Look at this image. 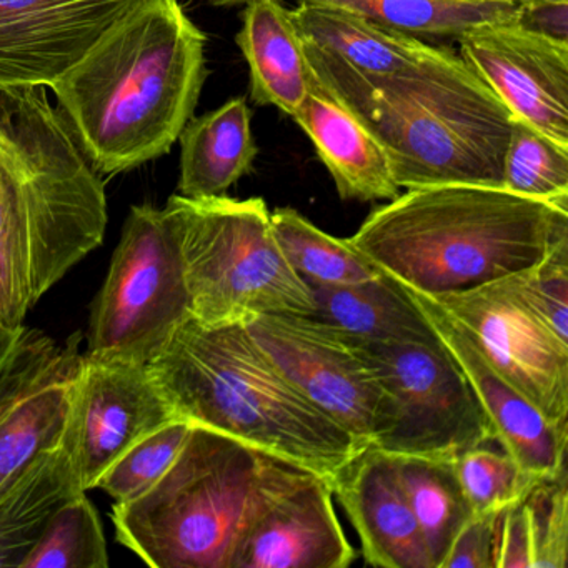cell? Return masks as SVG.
<instances>
[{
    "label": "cell",
    "instance_id": "37",
    "mask_svg": "<svg viewBox=\"0 0 568 568\" xmlns=\"http://www.w3.org/2000/svg\"><path fill=\"white\" fill-rule=\"evenodd\" d=\"M511 24L530 34L568 44V0H518Z\"/></svg>",
    "mask_w": 568,
    "mask_h": 568
},
{
    "label": "cell",
    "instance_id": "29",
    "mask_svg": "<svg viewBox=\"0 0 568 568\" xmlns=\"http://www.w3.org/2000/svg\"><path fill=\"white\" fill-rule=\"evenodd\" d=\"M501 189L568 209V148L515 119Z\"/></svg>",
    "mask_w": 568,
    "mask_h": 568
},
{
    "label": "cell",
    "instance_id": "18",
    "mask_svg": "<svg viewBox=\"0 0 568 568\" xmlns=\"http://www.w3.org/2000/svg\"><path fill=\"white\" fill-rule=\"evenodd\" d=\"M291 14L317 81H384L410 68L430 48L332 6L301 2Z\"/></svg>",
    "mask_w": 568,
    "mask_h": 568
},
{
    "label": "cell",
    "instance_id": "10",
    "mask_svg": "<svg viewBox=\"0 0 568 568\" xmlns=\"http://www.w3.org/2000/svg\"><path fill=\"white\" fill-rule=\"evenodd\" d=\"M430 297L464 325L491 367L547 420L568 425V341L548 322L528 268Z\"/></svg>",
    "mask_w": 568,
    "mask_h": 568
},
{
    "label": "cell",
    "instance_id": "9",
    "mask_svg": "<svg viewBox=\"0 0 568 568\" xmlns=\"http://www.w3.org/2000/svg\"><path fill=\"white\" fill-rule=\"evenodd\" d=\"M354 344L385 394L384 427L371 447L390 455L455 458L497 440L467 375L442 341Z\"/></svg>",
    "mask_w": 568,
    "mask_h": 568
},
{
    "label": "cell",
    "instance_id": "22",
    "mask_svg": "<svg viewBox=\"0 0 568 568\" xmlns=\"http://www.w3.org/2000/svg\"><path fill=\"white\" fill-rule=\"evenodd\" d=\"M247 99L187 122L181 141L179 195L187 199L221 197L252 171L258 149L252 134Z\"/></svg>",
    "mask_w": 568,
    "mask_h": 568
},
{
    "label": "cell",
    "instance_id": "32",
    "mask_svg": "<svg viewBox=\"0 0 568 568\" xmlns=\"http://www.w3.org/2000/svg\"><path fill=\"white\" fill-rule=\"evenodd\" d=\"M455 471L474 514L504 510L534 484L505 450L488 445L470 448L454 458Z\"/></svg>",
    "mask_w": 568,
    "mask_h": 568
},
{
    "label": "cell",
    "instance_id": "11",
    "mask_svg": "<svg viewBox=\"0 0 568 568\" xmlns=\"http://www.w3.org/2000/svg\"><path fill=\"white\" fill-rule=\"evenodd\" d=\"M245 327L308 402L362 448L374 444L384 427L385 394L351 337L312 315H262Z\"/></svg>",
    "mask_w": 568,
    "mask_h": 568
},
{
    "label": "cell",
    "instance_id": "8",
    "mask_svg": "<svg viewBox=\"0 0 568 568\" xmlns=\"http://www.w3.org/2000/svg\"><path fill=\"white\" fill-rule=\"evenodd\" d=\"M191 317L181 248L168 214L134 205L92 302L82 354L149 365Z\"/></svg>",
    "mask_w": 568,
    "mask_h": 568
},
{
    "label": "cell",
    "instance_id": "28",
    "mask_svg": "<svg viewBox=\"0 0 568 568\" xmlns=\"http://www.w3.org/2000/svg\"><path fill=\"white\" fill-rule=\"evenodd\" d=\"M108 540L88 494L65 500L49 518L21 568H108Z\"/></svg>",
    "mask_w": 568,
    "mask_h": 568
},
{
    "label": "cell",
    "instance_id": "5",
    "mask_svg": "<svg viewBox=\"0 0 568 568\" xmlns=\"http://www.w3.org/2000/svg\"><path fill=\"white\" fill-rule=\"evenodd\" d=\"M317 82L381 142L398 187H501L515 115L460 55L430 45L384 81Z\"/></svg>",
    "mask_w": 568,
    "mask_h": 568
},
{
    "label": "cell",
    "instance_id": "21",
    "mask_svg": "<svg viewBox=\"0 0 568 568\" xmlns=\"http://www.w3.org/2000/svg\"><path fill=\"white\" fill-rule=\"evenodd\" d=\"M315 314L324 324L357 342L438 344L440 337L415 304L407 288L382 274L361 284L327 285L307 282Z\"/></svg>",
    "mask_w": 568,
    "mask_h": 568
},
{
    "label": "cell",
    "instance_id": "4",
    "mask_svg": "<svg viewBox=\"0 0 568 568\" xmlns=\"http://www.w3.org/2000/svg\"><path fill=\"white\" fill-rule=\"evenodd\" d=\"M179 418L334 480L362 448L258 347L245 325L189 318L149 364Z\"/></svg>",
    "mask_w": 568,
    "mask_h": 568
},
{
    "label": "cell",
    "instance_id": "33",
    "mask_svg": "<svg viewBox=\"0 0 568 568\" xmlns=\"http://www.w3.org/2000/svg\"><path fill=\"white\" fill-rule=\"evenodd\" d=\"M524 501L534 545L531 568L567 567V468L550 477L535 478L525 491Z\"/></svg>",
    "mask_w": 568,
    "mask_h": 568
},
{
    "label": "cell",
    "instance_id": "14",
    "mask_svg": "<svg viewBox=\"0 0 568 568\" xmlns=\"http://www.w3.org/2000/svg\"><path fill=\"white\" fill-rule=\"evenodd\" d=\"M331 481L291 465L245 527L232 568H345L354 561Z\"/></svg>",
    "mask_w": 568,
    "mask_h": 568
},
{
    "label": "cell",
    "instance_id": "1",
    "mask_svg": "<svg viewBox=\"0 0 568 568\" xmlns=\"http://www.w3.org/2000/svg\"><path fill=\"white\" fill-rule=\"evenodd\" d=\"M108 224L102 175L45 88L0 89V335L26 327Z\"/></svg>",
    "mask_w": 568,
    "mask_h": 568
},
{
    "label": "cell",
    "instance_id": "12",
    "mask_svg": "<svg viewBox=\"0 0 568 568\" xmlns=\"http://www.w3.org/2000/svg\"><path fill=\"white\" fill-rule=\"evenodd\" d=\"M175 418L149 365L82 354L62 438L75 490L95 488L124 452Z\"/></svg>",
    "mask_w": 568,
    "mask_h": 568
},
{
    "label": "cell",
    "instance_id": "17",
    "mask_svg": "<svg viewBox=\"0 0 568 568\" xmlns=\"http://www.w3.org/2000/svg\"><path fill=\"white\" fill-rule=\"evenodd\" d=\"M332 491L357 530L367 564L382 568H434L398 480L394 455L365 448L338 470Z\"/></svg>",
    "mask_w": 568,
    "mask_h": 568
},
{
    "label": "cell",
    "instance_id": "13",
    "mask_svg": "<svg viewBox=\"0 0 568 568\" xmlns=\"http://www.w3.org/2000/svg\"><path fill=\"white\" fill-rule=\"evenodd\" d=\"M148 0H0V89H51Z\"/></svg>",
    "mask_w": 568,
    "mask_h": 568
},
{
    "label": "cell",
    "instance_id": "27",
    "mask_svg": "<svg viewBox=\"0 0 568 568\" xmlns=\"http://www.w3.org/2000/svg\"><path fill=\"white\" fill-rule=\"evenodd\" d=\"M275 241L285 261L304 281L327 285L361 284L384 274L347 239L315 227L294 209L271 212Z\"/></svg>",
    "mask_w": 568,
    "mask_h": 568
},
{
    "label": "cell",
    "instance_id": "34",
    "mask_svg": "<svg viewBox=\"0 0 568 568\" xmlns=\"http://www.w3.org/2000/svg\"><path fill=\"white\" fill-rule=\"evenodd\" d=\"M528 278L551 327L568 341V239L528 268Z\"/></svg>",
    "mask_w": 568,
    "mask_h": 568
},
{
    "label": "cell",
    "instance_id": "36",
    "mask_svg": "<svg viewBox=\"0 0 568 568\" xmlns=\"http://www.w3.org/2000/svg\"><path fill=\"white\" fill-rule=\"evenodd\" d=\"M524 495L500 511L495 568H531L534 564L530 521Z\"/></svg>",
    "mask_w": 568,
    "mask_h": 568
},
{
    "label": "cell",
    "instance_id": "26",
    "mask_svg": "<svg viewBox=\"0 0 568 568\" xmlns=\"http://www.w3.org/2000/svg\"><path fill=\"white\" fill-rule=\"evenodd\" d=\"M82 354L22 400L0 424V491L42 452L58 447L68 424L71 385Z\"/></svg>",
    "mask_w": 568,
    "mask_h": 568
},
{
    "label": "cell",
    "instance_id": "38",
    "mask_svg": "<svg viewBox=\"0 0 568 568\" xmlns=\"http://www.w3.org/2000/svg\"><path fill=\"white\" fill-rule=\"evenodd\" d=\"M214 6H239V4H251L255 0H209Z\"/></svg>",
    "mask_w": 568,
    "mask_h": 568
},
{
    "label": "cell",
    "instance_id": "19",
    "mask_svg": "<svg viewBox=\"0 0 568 568\" xmlns=\"http://www.w3.org/2000/svg\"><path fill=\"white\" fill-rule=\"evenodd\" d=\"M292 119L311 139L344 201H392L400 195L381 142L317 79Z\"/></svg>",
    "mask_w": 568,
    "mask_h": 568
},
{
    "label": "cell",
    "instance_id": "16",
    "mask_svg": "<svg viewBox=\"0 0 568 568\" xmlns=\"http://www.w3.org/2000/svg\"><path fill=\"white\" fill-rule=\"evenodd\" d=\"M405 288L467 375L501 450L534 478L550 477L565 470L568 425L551 424L514 385L508 384L491 367L464 325L430 295Z\"/></svg>",
    "mask_w": 568,
    "mask_h": 568
},
{
    "label": "cell",
    "instance_id": "15",
    "mask_svg": "<svg viewBox=\"0 0 568 568\" xmlns=\"http://www.w3.org/2000/svg\"><path fill=\"white\" fill-rule=\"evenodd\" d=\"M457 41L465 64L515 119L568 148V44L511 22L480 26Z\"/></svg>",
    "mask_w": 568,
    "mask_h": 568
},
{
    "label": "cell",
    "instance_id": "7",
    "mask_svg": "<svg viewBox=\"0 0 568 568\" xmlns=\"http://www.w3.org/2000/svg\"><path fill=\"white\" fill-rule=\"evenodd\" d=\"M181 248L192 318L207 327L262 315H314L304 278L285 261L264 199H187L164 207Z\"/></svg>",
    "mask_w": 568,
    "mask_h": 568
},
{
    "label": "cell",
    "instance_id": "25",
    "mask_svg": "<svg viewBox=\"0 0 568 568\" xmlns=\"http://www.w3.org/2000/svg\"><path fill=\"white\" fill-rule=\"evenodd\" d=\"M394 460L432 564L440 568L452 541L474 515L454 458L394 455Z\"/></svg>",
    "mask_w": 568,
    "mask_h": 568
},
{
    "label": "cell",
    "instance_id": "24",
    "mask_svg": "<svg viewBox=\"0 0 568 568\" xmlns=\"http://www.w3.org/2000/svg\"><path fill=\"white\" fill-rule=\"evenodd\" d=\"M332 6L367 21L420 38H460L480 26L514 21L518 0H301Z\"/></svg>",
    "mask_w": 568,
    "mask_h": 568
},
{
    "label": "cell",
    "instance_id": "23",
    "mask_svg": "<svg viewBox=\"0 0 568 568\" xmlns=\"http://www.w3.org/2000/svg\"><path fill=\"white\" fill-rule=\"evenodd\" d=\"M78 494L64 444L38 455L0 491V568H21L52 514Z\"/></svg>",
    "mask_w": 568,
    "mask_h": 568
},
{
    "label": "cell",
    "instance_id": "3",
    "mask_svg": "<svg viewBox=\"0 0 568 568\" xmlns=\"http://www.w3.org/2000/svg\"><path fill=\"white\" fill-rule=\"evenodd\" d=\"M568 239V209L501 187L410 189L372 212L348 244L427 295L467 291L534 267Z\"/></svg>",
    "mask_w": 568,
    "mask_h": 568
},
{
    "label": "cell",
    "instance_id": "2",
    "mask_svg": "<svg viewBox=\"0 0 568 568\" xmlns=\"http://www.w3.org/2000/svg\"><path fill=\"white\" fill-rule=\"evenodd\" d=\"M205 42L179 0H148L52 85L99 174L171 152L207 79Z\"/></svg>",
    "mask_w": 568,
    "mask_h": 568
},
{
    "label": "cell",
    "instance_id": "31",
    "mask_svg": "<svg viewBox=\"0 0 568 568\" xmlns=\"http://www.w3.org/2000/svg\"><path fill=\"white\" fill-rule=\"evenodd\" d=\"M81 354V334L61 345L38 328H22L4 367L0 368V424Z\"/></svg>",
    "mask_w": 568,
    "mask_h": 568
},
{
    "label": "cell",
    "instance_id": "20",
    "mask_svg": "<svg viewBox=\"0 0 568 568\" xmlns=\"http://www.w3.org/2000/svg\"><path fill=\"white\" fill-rule=\"evenodd\" d=\"M237 45L251 69V99L294 115L314 72L291 11L278 0H255L242 14Z\"/></svg>",
    "mask_w": 568,
    "mask_h": 568
},
{
    "label": "cell",
    "instance_id": "30",
    "mask_svg": "<svg viewBox=\"0 0 568 568\" xmlns=\"http://www.w3.org/2000/svg\"><path fill=\"white\" fill-rule=\"evenodd\" d=\"M192 425L184 418H175L158 430L141 438L121 455L95 488L105 491L114 504H125L151 490L181 454Z\"/></svg>",
    "mask_w": 568,
    "mask_h": 568
},
{
    "label": "cell",
    "instance_id": "6",
    "mask_svg": "<svg viewBox=\"0 0 568 568\" xmlns=\"http://www.w3.org/2000/svg\"><path fill=\"white\" fill-rule=\"evenodd\" d=\"M292 464L192 425L164 477L112 507L115 538L154 568H232L252 515Z\"/></svg>",
    "mask_w": 568,
    "mask_h": 568
},
{
    "label": "cell",
    "instance_id": "35",
    "mask_svg": "<svg viewBox=\"0 0 568 568\" xmlns=\"http://www.w3.org/2000/svg\"><path fill=\"white\" fill-rule=\"evenodd\" d=\"M500 511L471 515L452 541L440 568H495Z\"/></svg>",
    "mask_w": 568,
    "mask_h": 568
}]
</instances>
